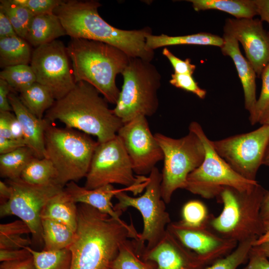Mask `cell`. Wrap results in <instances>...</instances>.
I'll list each match as a JSON object with an SVG mask.
<instances>
[{
  "label": "cell",
  "instance_id": "6da1fadb",
  "mask_svg": "<svg viewBox=\"0 0 269 269\" xmlns=\"http://www.w3.org/2000/svg\"><path fill=\"white\" fill-rule=\"evenodd\" d=\"M78 207L77 225L72 243L70 269H108L122 244L139 236L132 222L121 223L85 204Z\"/></svg>",
  "mask_w": 269,
  "mask_h": 269
},
{
  "label": "cell",
  "instance_id": "7a4b0ae2",
  "mask_svg": "<svg viewBox=\"0 0 269 269\" xmlns=\"http://www.w3.org/2000/svg\"><path fill=\"white\" fill-rule=\"evenodd\" d=\"M96 0H62L54 10L71 38L96 40L114 46L130 57L151 61L153 50L146 46L149 28L126 30L109 24L100 16Z\"/></svg>",
  "mask_w": 269,
  "mask_h": 269
},
{
  "label": "cell",
  "instance_id": "3957f363",
  "mask_svg": "<svg viewBox=\"0 0 269 269\" xmlns=\"http://www.w3.org/2000/svg\"><path fill=\"white\" fill-rule=\"evenodd\" d=\"M101 95L89 83L78 82L66 96L55 101L44 118L51 123L58 120L66 128L95 136L99 143L107 141L117 135L124 123Z\"/></svg>",
  "mask_w": 269,
  "mask_h": 269
},
{
  "label": "cell",
  "instance_id": "277c9868",
  "mask_svg": "<svg viewBox=\"0 0 269 269\" xmlns=\"http://www.w3.org/2000/svg\"><path fill=\"white\" fill-rule=\"evenodd\" d=\"M66 49L75 83H89L108 103L116 105L120 92L116 78L131 57L109 44L83 38H71Z\"/></svg>",
  "mask_w": 269,
  "mask_h": 269
},
{
  "label": "cell",
  "instance_id": "5b68a950",
  "mask_svg": "<svg viewBox=\"0 0 269 269\" xmlns=\"http://www.w3.org/2000/svg\"><path fill=\"white\" fill-rule=\"evenodd\" d=\"M266 191L259 183L245 191L224 188L217 198L223 205V210L217 217L211 215L207 228L221 238L238 243L258 239L265 233L260 211Z\"/></svg>",
  "mask_w": 269,
  "mask_h": 269
},
{
  "label": "cell",
  "instance_id": "8992f818",
  "mask_svg": "<svg viewBox=\"0 0 269 269\" xmlns=\"http://www.w3.org/2000/svg\"><path fill=\"white\" fill-rule=\"evenodd\" d=\"M45 158L57 172L56 182L63 187L86 177L99 142L76 130L48 124L44 134Z\"/></svg>",
  "mask_w": 269,
  "mask_h": 269
},
{
  "label": "cell",
  "instance_id": "52a82bcc",
  "mask_svg": "<svg viewBox=\"0 0 269 269\" xmlns=\"http://www.w3.org/2000/svg\"><path fill=\"white\" fill-rule=\"evenodd\" d=\"M124 82L113 111L126 123L139 115H153L159 106L161 76L155 67L140 58L131 57L122 73Z\"/></svg>",
  "mask_w": 269,
  "mask_h": 269
},
{
  "label": "cell",
  "instance_id": "ba28073f",
  "mask_svg": "<svg viewBox=\"0 0 269 269\" xmlns=\"http://www.w3.org/2000/svg\"><path fill=\"white\" fill-rule=\"evenodd\" d=\"M189 131L200 137L204 146L205 154L201 165L188 175L185 189L204 198L217 199L225 187L245 191L259 183L257 180L244 178L230 167L215 150L211 140L198 123L191 122Z\"/></svg>",
  "mask_w": 269,
  "mask_h": 269
},
{
  "label": "cell",
  "instance_id": "9c48e42d",
  "mask_svg": "<svg viewBox=\"0 0 269 269\" xmlns=\"http://www.w3.org/2000/svg\"><path fill=\"white\" fill-rule=\"evenodd\" d=\"M154 134L163 153L161 192L167 204L176 190L185 189L189 174L202 163L205 148L200 137L191 131L179 138L159 133Z\"/></svg>",
  "mask_w": 269,
  "mask_h": 269
},
{
  "label": "cell",
  "instance_id": "30bf717a",
  "mask_svg": "<svg viewBox=\"0 0 269 269\" xmlns=\"http://www.w3.org/2000/svg\"><path fill=\"white\" fill-rule=\"evenodd\" d=\"M148 178L145 191L141 195L135 197L129 195L126 192H121L115 196L118 202L114 206L117 212L123 213L132 207L140 212L143 228L138 239L135 240L141 249L145 250H149L158 244L171 222L166 209V204L161 196V173L155 167Z\"/></svg>",
  "mask_w": 269,
  "mask_h": 269
},
{
  "label": "cell",
  "instance_id": "8fae6325",
  "mask_svg": "<svg viewBox=\"0 0 269 269\" xmlns=\"http://www.w3.org/2000/svg\"><path fill=\"white\" fill-rule=\"evenodd\" d=\"M84 187L93 189L113 184L131 187L146 183L148 177L134 174L128 154L120 137L99 143L86 176Z\"/></svg>",
  "mask_w": 269,
  "mask_h": 269
},
{
  "label": "cell",
  "instance_id": "7c38bea8",
  "mask_svg": "<svg viewBox=\"0 0 269 269\" xmlns=\"http://www.w3.org/2000/svg\"><path fill=\"white\" fill-rule=\"evenodd\" d=\"M7 184L12 194L7 201L0 204V217H17L29 227L33 240L38 244L42 242L41 211L48 201L64 187L56 183L32 184L20 177L8 179Z\"/></svg>",
  "mask_w": 269,
  "mask_h": 269
},
{
  "label": "cell",
  "instance_id": "4fadbf2b",
  "mask_svg": "<svg viewBox=\"0 0 269 269\" xmlns=\"http://www.w3.org/2000/svg\"><path fill=\"white\" fill-rule=\"evenodd\" d=\"M269 141V126L262 125L252 132L211 140V143L233 170L248 180L256 181Z\"/></svg>",
  "mask_w": 269,
  "mask_h": 269
},
{
  "label": "cell",
  "instance_id": "5bb4252c",
  "mask_svg": "<svg viewBox=\"0 0 269 269\" xmlns=\"http://www.w3.org/2000/svg\"><path fill=\"white\" fill-rule=\"evenodd\" d=\"M30 65L36 82L48 88L55 101L63 98L76 85L66 47L60 40L36 47Z\"/></svg>",
  "mask_w": 269,
  "mask_h": 269
},
{
  "label": "cell",
  "instance_id": "9a60e30c",
  "mask_svg": "<svg viewBox=\"0 0 269 269\" xmlns=\"http://www.w3.org/2000/svg\"><path fill=\"white\" fill-rule=\"evenodd\" d=\"M117 135L131 159L134 174H149L155 165L163 160V153L149 127L146 117L139 115L124 124Z\"/></svg>",
  "mask_w": 269,
  "mask_h": 269
},
{
  "label": "cell",
  "instance_id": "2e32d148",
  "mask_svg": "<svg viewBox=\"0 0 269 269\" xmlns=\"http://www.w3.org/2000/svg\"><path fill=\"white\" fill-rule=\"evenodd\" d=\"M224 32L232 35L243 48L247 60L257 77L269 63V34L264 28L262 21L253 18H228Z\"/></svg>",
  "mask_w": 269,
  "mask_h": 269
},
{
  "label": "cell",
  "instance_id": "e0dca14e",
  "mask_svg": "<svg viewBox=\"0 0 269 269\" xmlns=\"http://www.w3.org/2000/svg\"><path fill=\"white\" fill-rule=\"evenodd\" d=\"M167 230L186 248L210 265L231 253L238 243L218 236L207 227L191 228L171 222Z\"/></svg>",
  "mask_w": 269,
  "mask_h": 269
},
{
  "label": "cell",
  "instance_id": "ac0fdd59",
  "mask_svg": "<svg viewBox=\"0 0 269 269\" xmlns=\"http://www.w3.org/2000/svg\"><path fill=\"white\" fill-rule=\"evenodd\" d=\"M142 258L155 269H205L210 264L183 245L167 230L154 247L144 249Z\"/></svg>",
  "mask_w": 269,
  "mask_h": 269
},
{
  "label": "cell",
  "instance_id": "d6986e66",
  "mask_svg": "<svg viewBox=\"0 0 269 269\" xmlns=\"http://www.w3.org/2000/svg\"><path fill=\"white\" fill-rule=\"evenodd\" d=\"M147 183L121 189H117L113 185L108 184L88 189L78 185L75 182L71 181L65 185L64 189L76 203L87 204L109 215L120 222L125 223L121 218L122 213L115 210L114 206L112 203V198L123 191H130L134 195L139 194L145 189Z\"/></svg>",
  "mask_w": 269,
  "mask_h": 269
},
{
  "label": "cell",
  "instance_id": "ffe728a7",
  "mask_svg": "<svg viewBox=\"0 0 269 269\" xmlns=\"http://www.w3.org/2000/svg\"><path fill=\"white\" fill-rule=\"evenodd\" d=\"M8 101L22 129L26 146L30 148L37 158L45 157L44 134L49 122L39 119L23 104L14 92L8 95Z\"/></svg>",
  "mask_w": 269,
  "mask_h": 269
},
{
  "label": "cell",
  "instance_id": "44dd1931",
  "mask_svg": "<svg viewBox=\"0 0 269 269\" xmlns=\"http://www.w3.org/2000/svg\"><path fill=\"white\" fill-rule=\"evenodd\" d=\"M223 45L220 48L223 55L230 56L233 60L241 82L245 98V107L250 114L253 112L257 102L256 73L247 60L242 55L238 41L232 35L224 33Z\"/></svg>",
  "mask_w": 269,
  "mask_h": 269
},
{
  "label": "cell",
  "instance_id": "7402d4cb",
  "mask_svg": "<svg viewBox=\"0 0 269 269\" xmlns=\"http://www.w3.org/2000/svg\"><path fill=\"white\" fill-rule=\"evenodd\" d=\"M66 34L57 16L53 12L35 15L30 24L25 40L35 48Z\"/></svg>",
  "mask_w": 269,
  "mask_h": 269
},
{
  "label": "cell",
  "instance_id": "603a6c76",
  "mask_svg": "<svg viewBox=\"0 0 269 269\" xmlns=\"http://www.w3.org/2000/svg\"><path fill=\"white\" fill-rule=\"evenodd\" d=\"M78 207L64 189L53 197L43 207L41 218L64 224L75 231L77 225Z\"/></svg>",
  "mask_w": 269,
  "mask_h": 269
},
{
  "label": "cell",
  "instance_id": "cb8c5ba5",
  "mask_svg": "<svg viewBox=\"0 0 269 269\" xmlns=\"http://www.w3.org/2000/svg\"><path fill=\"white\" fill-rule=\"evenodd\" d=\"M224 42L223 37L207 32L177 36L164 34L160 35L150 34L146 38V46L148 49L151 50L166 46L184 44L211 45L221 48Z\"/></svg>",
  "mask_w": 269,
  "mask_h": 269
},
{
  "label": "cell",
  "instance_id": "d4e9b609",
  "mask_svg": "<svg viewBox=\"0 0 269 269\" xmlns=\"http://www.w3.org/2000/svg\"><path fill=\"white\" fill-rule=\"evenodd\" d=\"M196 11L209 9L222 11L235 18H253L258 15L254 0H188Z\"/></svg>",
  "mask_w": 269,
  "mask_h": 269
},
{
  "label": "cell",
  "instance_id": "484cf974",
  "mask_svg": "<svg viewBox=\"0 0 269 269\" xmlns=\"http://www.w3.org/2000/svg\"><path fill=\"white\" fill-rule=\"evenodd\" d=\"M32 51L28 42L18 35L0 39V67L28 65Z\"/></svg>",
  "mask_w": 269,
  "mask_h": 269
},
{
  "label": "cell",
  "instance_id": "4316f807",
  "mask_svg": "<svg viewBox=\"0 0 269 269\" xmlns=\"http://www.w3.org/2000/svg\"><path fill=\"white\" fill-rule=\"evenodd\" d=\"M44 250L57 251L68 248L73 242L75 231L61 223L41 219Z\"/></svg>",
  "mask_w": 269,
  "mask_h": 269
},
{
  "label": "cell",
  "instance_id": "83f0119b",
  "mask_svg": "<svg viewBox=\"0 0 269 269\" xmlns=\"http://www.w3.org/2000/svg\"><path fill=\"white\" fill-rule=\"evenodd\" d=\"M19 97L27 109L39 119H43L44 113L55 101L49 90L37 82L20 93Z\"/></svg>",
  "mask_w": 269,
  "mask_h": 269
},
{
  "label": "cell",
  "instance_id": "f1b7e54d",
  "mask_svg": "<svg viewBox=\"0 0 269 269\" xmlns=\"http://www.w3.org/2000/svg\"><path fill=\"white\" fill-rule=\"evenodd\" d=\"M35 157L33 152L26 146L0 154V176L8 179L20 177L23 170Z\"/></svg>",
  "mask_w": 269,
  "mask_h": 269
},
{
  "label": "cell",
  "instance_id": "f546056e",
  "mask_svg": "<svg viewBox=\"0 0 269 269\" xmlns=\"http://www.w3.org/2000/svg\"><path fill=\"white\" fill-rule=\"evenodd\" d=\"M110 269H155L152 264L144 260L134 239L121 245L119 253L109 266Z\"/></svg>",
  "mask_w": 269,
  "mask_h": 269
},
{
  "label": "cell",
  "instance_id": "4dcf8cb0",
  "mask_svg": "<svg viewBox=\"0 0 269 269\" xmlns=\"http://www.w3.org/2000/svg\"><path fill=\"white\" fill-rule=\"evenodd\" d=\"M20 178L34 185L57 184L56 169L51 161L45 157L33 158L23 170Z\"/></svg>",
  "mask_w": 269,
  "mask_h": 269
},
{
  "label": "cell",
  "instance_id": "1f68e13d",
  "mask_svg": "<svg viewBox=\"0 0 269 269\" xmlns=\"http://www.w3.org/2000/svg\"><path fill=\"white\" fill-rule=\"evenodd\" d=\"M29 233V227L21 220L0 224V249H20L28 246L30 240L22 236Z\"/></svg>",
  "mask_w": 269,
  "mask_h": 269
},
{
  "label": "cell",
  "instance_id": "d6a6232c",
  "mask_svg": "<svg viewBox=\"0 0 269 269\" xmlns=\"http://www.w3.org/2000/svg\"><path fill=\"white\" fill-rule=\"evenodd\" d=\"M31 254L35 269H70L71 254L67 248L57 251H35L24 248Z\"/></svg>",
  "mask_w": 269,
  "mask_h": 269
},
{
  "label": "cell",
  "instance_id": "836d02e7",
  "mask_svg": "<svg viewBox=\"0 0 269 269\" xmlns=\"http://www.w3.org/2000/svg\"><path fill=\"white\" fill-rule=\"evenodd\" d=\"M0 9L8 17L17 35L25 39L31 21L35 15L13 0H0Z\"/></svg>",
  "mask_w": 269,
  "mask_h": 269
},
{
  "label": "cell",
  "instance_id": "e575fe53",
  "mask_svg": "<svg viewBox=\"0 0 269 269\" xmlns=\"http://www.w3.org/2000/svg\"><path fill=\"white\" fill-rule=\"evenodd\" d=\"M0 79L5 81L15 92L19 93L36 82V76L31 67L27 64L3 68L0 72Z\"/></svg>",
  "mask_w": 269,
  "mask_h": 269
},
{
  "label": "cell",
  "instance_id": "d590c367",
  "mask_svg": "<svg viewBox=\"0 0 269 269\" xmlns=\"http://www.w3.org/2000/svg\"><path fill=\"white\" fill-rule=\"evenodd\" d=\"M211 215L207 207L202 202L192 200L183 206L181 219L178 222L181 225L187 227H207Z\"/></svg>",
  "mask_w": 269,
  "mask_h": 269
},
{
  "label": "cell",
  "instance_id": "8d00e7d4",
  "mask_svg": "<svg viewBox=\"0 0 269 269\" xmlns=\"http://www.w3.org/2000/svg\"><path fill=\"white\" fill-rule=\"evenodd\" d=\"M257 239L252 238L239 243L231 253L216 260L205 269H238L247 263L250 251Z\"/></svg>",
  "mask_w": 269,
  "mask_h": 269
},
{
  "label": "cell",
  "instance_id": "74e56055",
  "mask_svg": "<svg viewBox=\"0 0 269 269\" xmlns=\"http://www.w3.org/2000/svg\"><path fill=\"white\" fill-rule=\"evenodd\" d=\"M261 77L262 85L260 96L249 116L252 125L259 123L264 113L269 108V63L264 69Z\"/></svg>",
  "mask_w": 269,
  "mask_h": 269
},
{
  "label": "cell",
  "instance_id": "f35d334b",
  "mask_svg": "<svg viewBox=\"0 0 269 269\" xmlns=\"http://www.w3.org/2000/svg\"><path fill=\"white\" fill-rule=\"evenodd\" d=\"M169 83L176 88L193 93L200 99H203L206 96V91L198 85L191 75L174 73Z\"/></svg>",
  "mask_w": 269,
  "mask_h": 269
},
{
  "label": "cell",
  "instance_id": "ab89813d",
  "mask_svg": "<svg viewBox=\"0 0 269 269\" xmlns=\"http://www.w3.org/2000/svg\"><path fill=\"white\" fill-rule=\"evenodd\" d=\"M28 9L34 15L53 13L61 0H13Z\"/></svg>",
  "mask_w": 269,
  "mask_h": 269
},
{
  "label": "cell",
  "instance_id": "60d3db41",
  "mask_svg": "<svg viewBox=\"0 0 269 269\" xmlns=\"http://www.w3.org/2000/svg\"><path fill=\"white\" fill-rule=\"evenodd\" d=\"M162 54L166 57L171 63L174 70V73L192 75L194 72L196 66L191 63L189 58H187L185 60H181L166 47L163 49Z\"/></svg>",
  "mask_w": 269,
  "mask_h": 269
},
{
  "label": "cell",
  "instance_id": "b9f144b4",
  "mask_svg": "<svg viewBox=\"0 0 269 269\" xmlns=\"http://www.w3.org/2000/svg\"><path fill=\"white\" fill-rule=\"evenodd\" d=\"M243 269H269V260L256 247L253 246L247 265Z\"/></svg>",
  "mask_w": 269,
  "mask_h": 269
},
{
  "label": "cell",
  "instance_id": "7bdbcfd3",
  "mask_svg": "<svg viewBox=\"0 0 269 269\" xmlns=\"http://www.w3.org/2000/svg\"><path fill=\"white\" fill-rule=\"evenodd\" d=\"M31 256V253L25 248L10 250L0 249V262L24 260Z\"/></svg>",
  "mask_w": 269,
  "mask_h": 269
},
{
  "label": "cell",
  "instance_id": "ee69618b",
  "mask_svg": "<svg viewBox=\"0 0 269 269\" xmlns=\"http://www.w3.org/2000/svg\"><path fill=\"white\" fill-rule=\"evenodd\" d=\"M11 92L15 93L5 81L0 79V111H12L8 98Z\"/></svg>",
  "mask_w": 269,
  "mask_h": 269
},
{
  "label": "cell",
  "instance_id": "f6af8a7d",
  "mask_svg": "<svg viewBox=\"0 0 269 269\" xmlns=\"http://www.w3.org/2000/svg\"><path fill=\"white\" fill-rule=\"evenodd\" d=\"M0 269H35L32 255L24 260L1 262Z\"/></svg>",
  "mask_w": 269,
  "mask_h": 269
},
{
  "label": "cell",
  "instance_id": "bcb514c9",
  "mask_svg": "<svg viewBox=\"0 0 269 269\" xmlns=\"http://www.w3.org/2000/svg\"><path fill=\"white\" fill-rule=\"evenodd\" d=\"M16 35L8 17L0 9V39Z\"/></svg>",
  "mask_w": 269,
  "mask_h": 269
},
{
  "label": "cell",
  "instance_id": "7dc6e473",
  "mask_svg": "<svg viewBox=\"0 0 269 269\" xmlns=\"http://www.w3.org/2000/svg\"><path fill=\"white\" fill-rule=\"evenodd\" d=\"M26 146L23 140L6 138L0 136V154L13 151L18 148Z\"/></svg>",
  "mask_w": 269,
  "mask_h": 269
},
{
  "label": "cell",
  "instance_id": "c3c4849f",
  "mask_svg": "<svg viewBox=\"0 0 269 269\" xmlns=\"http://www.w3.org/2000/svg\"><path fill=\"white\" fill-rule=\"evenodd\" d=\"M10 112L0 111V136L12 138L10 129Z\"/></svg>",
  "mask_w": 269,
  "mask_h": 269
},
{
  "label": "cell",
  "instance_id": "681fc988",
  "mask_svg": "<svg viewBox=\"0 0 269 269\" xmlns=\"http://www.w3.org/2000/svg\"><path fill=\"white\" fill-rule=\"evenodd\" d=\"M10 129L12 138L24 141L21 126L15 115L11 113L10 116Z\"/></svg>",
  "mask_w": 269,
  "mask_h": 269
},
{
  "label": "cell",
  "instance_id": "f907efd6",
  "mask_svg": "<svg viewBox=\"0 0 269 269\" xmlns=\"http://www.w3.org/2000/svg\"><path fill=\"white\" fill-rule=\"evenodd\" d=\"M261 20L269 24V0H254Z\"/></svg>",
  "mask_w": 269,
  "mask_h": 269
},
{
  "label": "cell",
  "instance_id": "816d5d0a",
  "mask_svg": "<svg viewBox=\"0 0 269 269\" xmlns=\"http://www.w3.org/2000/svg\"><path fill=\"white\" fill-rule=\"evenodd\" d=\"M264 221H269V190H267L264 196L260 211Z\"/></svg>",
  "mask_w": 269,
  "mask_h": 269
},
{
  "label": "cell",
  "instance_id": "f5cc1de1",
  "mask_svg": "<svg viewBox=\"0 0 269 269\" xmlns=\"http://www.w3.org/2000/svg\"><path fill=\"white\" fill-rule=\"evenodd\" d=\"M12 189L10 185L0 181V197L1 204L7 201L11 197Z\"/></svg>",
  "mask_w": 269,
  "mask_h": 269
},
{
  "label": "cell",
  "instance_id": "db71d44e",
  "mask_svg": "<svg viewBox=\"0 0 269 269\" xmlns=\"http://www.w3.org/2000/svg\"><path fill=\"white\" fill-rule=\"evenodd\" d=\"M265 233L259 237L254 243L253 246L264 243H269V221H264Z\"/></svg>",
  "mask_w": 269,
  "mask_h": 269
},
{
  "label": "cell",
  "instance_id": "11a10c76",
  "mask_svg": "<svg viewBox=\"0 0 269 269\" xmlns=\"http://www.w3.org/2000/svg\"><path fill=\"white\" fill-rule=\"evenodd\" d=\"M269 259V243H264L256 246Z\"/></svg>",
  "mask_w": 269,
  "mask_h": 269
},
{
  "label": "cell",
  "instance_id": "9f6ffc18",
  "mask_svg": "<svg viewBox=\"0 0 269 269\" xmlns=\"http://www.w3.org/2000/svg\"><path fill=\"white\" fill-rule=\"evenodd\" d=\"M259 123L261 125H269V108L264 113Z\"/></svg>",
  "mask_w": 269,
  "mask_h": 269
},
{
  "label": "cell",
  "instance_id": "6f0895ef",
  "mask_svg": "<svg viewBox=\"0 0 269 269\" xmlns=\"http://www.w3.org/2000/svg\"><path fill=\"white\" fill-rule=\"evenodd\" d=\"M263 164L269 167V141L267 145L263 159Z\"/></svg>",
  "mask_w": 269,
  "mask_h": 269
},
{
  "label": "cell",
  "instance_id": "680465c9",
  "mask_svg": "<svg viewBox=\"0 0 269 269\" xmlns=\"http://www.w3.org/2000/svg\"><path fill=\"white\" fill-rule=\"evenodd\" d=\"M108 269H110L109 268Z\"/></svg>",
  "mask_w": 269,
  "mask_h": 269
},
{
  "label": "cell",
  "instance_id": "91938a15",
  "mask_svg": "<svg viewBox=\"0 0 269 269\" xmlns=\"http://www.w3.org/2000/svg\"></svg>",
  "mask_w": 269,
  "mask_h": 269
},
{
  "label": "cell",
  "instance_id": "94428289",
  "mask_svg": "<svg viewBox=\"0 0 269 269\" xmlns=\"http://www.w3.org/2000/svg\"></svg>",
  "mask_w": 269,
  "mask_h": 269
}]
</instances>
